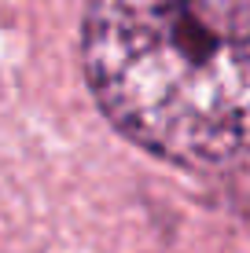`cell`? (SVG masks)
Masks as SVG:
<instances>
[{"label": "cell", "instance_id": "cell-1", "mask_svg": "<svg viewBox=\"0 0 250 253\" xmlns=\"http://www.w3.org/2000/svg\"><path fill=\"white\" fill-rule=\"evenodd\" d=\"M81 55L144 151L184 169L250 162V0H89Z\"/></svg>", "mask_w": 250, "mask_h": 253}]
</instances>
